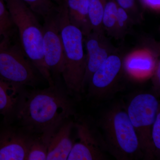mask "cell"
I'll return each instance as SVG.
<instances>
[{
    "label": "cell",
    "mask_w": 160,
    "mask_h": 160,
    "mask_svg": "<svg viewBox=\"0 0 160 160\" xmlns=\"http://www.w3.org/2000/svg\"><path fill=\"white\" fill-rule=\"evenodd\" d=\"M157 62L151 55L139 52L129 55L123 66L132 74H143L153 72Z\"/></svg>",
    "instance_id": "cell-15"
},
{
    "label": "cell",
    "mask_w": 160,
    "mask_h": 160,
    "mask_svg": "<svg viewBox=\"0 0 160 160\" xmlns=\"http://www.w3.org/2000/svg\"><path fill=\"white\" fill-rule=\"evenodd\" d=\"M60 29L63 49L61 75L68 93L77 95L84 91L83 82L86 66L84 36L79 29L69 23L66 3L61 6Z\"/></svg>",
    "instance_id": "cell-4"
},
{
    "label": "cell",
    "mask_w": 160,
    "mask_h": 160,
    "mask_svg": "<svg viewBox=\"0 0 160 160\" xmlns=\"http://www.w3.org/2000/svg\"><path fill=\"white\" fill-rule=\"evenodd\" d=\"M21 88L0 79V114L6 121L14 116L22 95Z\"/></svg>",
    "instance_id": "cell-14"
},
{
    "label": "cell",
    "mask_w": 160,
    "mask_h": 160,
    "mask_svg": "<svg viewBox=\"0 0 160 160\" xmlns=\"http://www.w3.org/2000/svg\"><path fill=\"white\" fill-rule=\"evenodd\" d=\"M136 133L143 158H154L151 141V130L158 112L159 102L151 93H141L133 97L126 109Z\"/></svg>",
    "instance_id": "cell-5"
},
{
    "label": "cell",
    "mask_w": 160,
    "mask_h": 160,
    "mask_svg": "<svg viewBox=\"0 0 160 160\" xmlns=\"http://www.w3.org/2000/svg\"><path fill=\"white\" fill-rule=\"evenodd\" d=\"M69 23L77 27L86 36L92 31L89 20L88 0H66Z\"/></svg>",
    "instance_id": "cell-13"
},
{
    "label": "cell",
    "mask_w": 160,
    "mask_h": 160,
    "mask_svg": "<svg viewBox=\"0 0 160 160\" xmlns=\"http://www.w3.org/2000/svg\"><path fill=\"white\" fill-rule=\"evenodd\" d=\"M61 6L58 11L44 18L42 26L44 62L52 77L61 75L62 69L63 49L60 29Z\"/></svg>",
    "instance_id": "cell-7"
},
{
    "label": "cell",
    "mask_w": 160,
    "mask_h": 160,
    "mask_svg": "<svg viewBox=\"0 0 160 160\" xmlns=\"http://www.w3.org/2000/svg\"><path fill=\"white\" fill-rule=\"evenodd\" d=\"M85 37L87 54L86 72L83 82L84 91L95 72L109 56L118 52L106 37L105 32L92 31Z\"/></svg>",
    "instance_id": "cell-10"
},
{
    "label": "cell",
    "mask_w": 160,
    "mask_h": 160,
    "mask_svg": "<svg viewBox=\"0 0 160 160\" xmlns=\"http://www.w3.org/2000/svg\"><path fill=\"white\" fill-rule=\"evenodd\" d=\"M47 145L40 138H32L29 144L26 160H45L47 156Z\"/></svg>",
    "instance_id": "cell-20"
},
{
    "label": "cell",
    "mask_w": 160,
    "mask_h": 160,
    "mask_svg": "<svg viewBox=\"0 0 160 160\" xmlns=\"http://www.w3.org/2000/svg\"><path fill=\"white\" fill-rule=\"evenodd\" d=\"M12 25L11 21H0V40L3 39L4 38L8 36L9 29Z\"/></svg>",
    "instance_id": "cell-24"
},
{
    "label": "cell",
    "mask_w": 160,
    "mask_h": 160,
    "mask_svg": "<svg viewBox=\"0 0 160 160\" xmlns=\"http://www.w3.org/2000/svg\"><path fill=\"white\" fill-rule=\"evenodd\" d=\"M4 1L12 22L17 28L22 49L26 57L49 86H54L53 78L44 62L43 28L35 13L21 0Z\"/></svg>",
    "instance_id": "cell-2"
},
{
    "label": "cell",
    "mask_w": 160,
    "mask_h": 160,
    "mask_svg": "<svg viewBox=\"0 0 160 160\" xmlns=\"http://www.w3.org/2000/svg\"><path fill=\"white\" fill-rule=\"evenodd\" d=\"M152 86L157 94H160V62L158 61L153 71L152 77Z\"/></svg>",
    "instance_id": "cell-23"
},
{
    "label": "cell",
    "mask_w": 160,
    "mask_h": 160,
    "mask_svg": "<svg viewBox=\"0 0 160 160\" xmlns=\"http://www.w3.org/2000/svg\"><path fill=\"white\" fill-rule=\"evenodd\" d=\"M52 1H54V2H55L56 3H57L58 5H62V4H63L65 2V1L66 0H52Z\"/></svg>",
    "instance_id": "cell-28"
},
{
    "label": "cell",
    "mask_w": 160,
    "mask_h": 160,
    "mask_svg": "<svg viewBox=\"0 0 160 160\" xmlns=\"http://www.w3.org/2000/svg\"><path fill=\"white\" fill-rule=\"evenodd\" d=\"M8 38H8V36H6V37L4 38L2 41H0V47L2 46Z\"/></svg>",
    "instance_id": "cell-27"
},
{
    "label": "cell",
    "mask_w": 160,
    "mask_h": 160,
    "mask_svg": "<svg viewBox=\"0 0 160 160\" xmlns=\"http://www.w3.org/2000/svg\"><path fill=\"white\" fill-rule=\"evenodd\" d=\"M78 141L73 144L68 160H105L106 151L102 137H99L91 125L85 121L74 124Z\"/></svg>",
    "instance_id": "cell-8"
},
{
    "label": "cell",
    "mask_w": 160,
    "mask_h": 160,
    "mask_svg": "<svg viewBox=\"0 0 160 160\" xmlns=\"http://www.w3.org/2000/svg\"><path fill=\"white\" fill-rule=\"evenodd\" d=\"M118 7L115 0H106L102 19L105 33L106 32L108 35L115 38Z\"/></svg>",
    "instance_id": "cell-16"
},
{
    "label": "cell",
    "mask_w": 160,
    "mask_h": 160,
    "mask_svg": "<svg viewBox=\"0 0 160 160\" xmlns=\"http://www.w3.org/2000/svg\"><path fill=\"white\" fill-rule=\"evenodd\" d=\"M100 127L106 151L117 159L143 158L136 133L124 106L116 105L107 110L100 120Z\"/></svg>",
    "instance_id": "cell-3"
},
{
    "label": "cell",
    "mask_w": 160,
    "mask_h": 160,
    "mask_svg": "<svg viewBox=\"0 0 160 160\" xmlns=\"http://www.w3.org/2000/svg\"><path fill=\"white\" fill-rule=\"evenodd\" d=\"M74 123L67 120L50 138L47 146V160H66L72 146L71 137Z\"/></svg>",
    "instance_id": "cell-12"
},
{
    "label": "cell",
    "mask_w": 160,
    "mask_h": 160,
    "mask_svg": "<svg viewBox=\"0 0 160 160\" xmlns=\"http://www.w3.org/2000/svg\"><path fill=\"white\" fill-rule=\"evenodd\" d=\"M118 6L128 13L135 23L140 22L142 19V12L138 0H115Z\"/></svg>",
    "instance_id": "cell-21"
},
{
    "label": "cell",
    "mask_w": 160,
    "mask_h": 160,
    "mask_svg": "<svg viewBox=\"0 0 160 160\" xmlns=\"http://www.w3.org/2000/svg\"><path fill=\"white\" fill-rule=\"evenodd\" d=\"M123 68V59L118 52L109 56L88 83L89 95L98 98L108 95L116 86Z\"/></svg>",
    "instance_id": "cell-9"
},
{
    "label": "cell",
    "mask_w": 160,
    "mask_h": 160,
    "mask_svg": "<svg viewBox=\"0 0 160 160\" xmlns=\"http://www.w3.org/2000/svg\"><path fill=\"white\" fill-rule=\"evenodd\" d=\"M31 139L12 129L0 130V160H26Z\"/></svg>",
    "instance_id": "cell-11"
},
{
    "label": "cell",
    "mask_w": 160,
    "mask_h": 160,
    "mask_svg": "<svg viewBox=\"0 0 160 160\" xmlns=\"http://www.w3.org/2000/svg\"><path fill=\"white\" fill-rule=\"evenodd\" d=\"M142 6L151 10L160 11V0H140Z\"/></svg>",
    "instance_id": "cell-25"
},
{
    "label": "cell",
    "mask_w": 160,
    "mask_h": 160,
    "mask_svg": "<svg viewBox=\"0 0 160 160\" xmlns=\"http://www.w3.org/2000/svg\"><path fill=\"white\" fill-rule=\"evenodd\" d=\"M36 70L23 50L10 45L8 38L0 47V79L19 88L33 86L37 80Z\"/></svg>",
    "instance_id": "cell-6"
},
{
    "label": "cell",
    "mask_w": 160,
    "mask_h": 160,
    "mask_svg": "<svg viewBox=\"0 0 160 160\" xmlns=\"http://www.w3.org/2000/svg\"><path fill=\"white\" fill-rule=\"evenodd\" d=\"M26 4L36 14L43 18L48 17L60 9L58 5L52 0H21Z\"/></svg>",
    "instance_id": "cell-18"
},
{
    "label": "cell",
    "mask_w": 160,
    "mask_h": 160,
    "mask_svg": "<svg viewBox=\"0 0 160 160\" xmlns=\"http://www.w3.org/2000/svg\"><path fill=\"white\" fill-rule=\"evenodd\" d=\"M134 24V21L128 13L122 8L118 6L115 39H124L126 35L129 33Z\"/></svg>",
    "instance_id": "cell-19"
},
{
    "label": "cell",
    "mask_w": 160,
    "mask_h": 160,
    "mask_svg": "<svg viewBox=\"0 0 160 160\" xmlns=\"http://www.w3.org/2000/svg\"><path fill=\"white\" fill-rule=\"evenodd\" d=\"M151 141L155 157L158 158L160 152V112H158L151 130Z\"/></svg>",
    "instance_id": "cell-22"
},
{
    "label": "cell",
    "mask_w": 160,
    "mask_h": 160,
    "mask_svg": "<svg viewBox=\"0 0 160 160\" xmlns=\"http://www.w3.org/2000/svg\"><path fill=\"white\" fill-rule=\"evenodd\" d=\"M106 0H88L89 20L92 31L105 32L102 19Z\"/></svg>",
    "instance_id": "cell-17"
},
{
    "label": "cell",
    "mask_w": 160,
    "mask_h": 160,
    "mask_svg": "<svg viewBox=\"0 0 160 160\" xmlns=\"http://www.w3.org/2000/svg\"><path fill=\"white\" fill-rule=\"evenodd\" d=\"M11 21L9 12L4 0H0V21Z\"/></svg>",
    "instance_id": "cell-26"
},
{
    "label": "cell",
    "mask_w": 160,
    "mask_h": 160,
    "mask_svg": "<svg viewBox=\"0 0 160 160\" xmlns=\"http://www.w3.org/2000/svg\"><path fill=\"white\" fill-rule=\"evenodd\" d=\"M73 114L68 95L54 85L22 93L15 115L26 131L38 135L48 145L51 137Z\"/></svg>",
    "instance_id": "cell-1"
}]
</instances>
